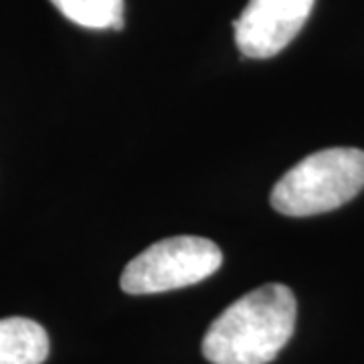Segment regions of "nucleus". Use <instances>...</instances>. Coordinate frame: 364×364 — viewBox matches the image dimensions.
I'll use <instances>...</instances> for the list:
<instances>
[{
	"mask_svg": "<svg viewBox=\"0 0 364 364\" xmlns=\"http://www.w3.org/2000/svg\"><path fill=\"white\" fill-rule=\"evenodd\" d=\"M223 251L205 237L181 235L162 239L126 265L119 286L132 296L162 294L198 282L219 272Z\"/></svg>",
	"mask_w": 364,
	"mask_h": 364,
	"instance_id": "3",
	"label": "nucleus"
},
{
	"mask_svg": "<svg viewBox=\"0 0 364 364\" xmlns=\"http://www.w3.org/2000/svg\"><path fill=\"white\" fill-rule=\"evenodd\" d=\"M49 356L45 328L28 318L0 320V364H43Z\"/></svg>",
	"mask_w": 364,
	"mask_h": 364,
	"instance_id": "5",
	"label": "nucleus"
},
{
	"mask_svg": "<svg viewBox=\"0 0 364 364\" xmlns=\"http://www.w3.org/2000/svg\"><path fill=\"white\" fill-rule=\"evenodd\" d=\"M316 0H249L233 23L235 43L251 59L284 51L304 28Z\"/></svg>",
	"mask_w": 364,
	"mask_h": 364,
	"instance_id": "4",
	"label": "nucleus"
},
{
	"mask_svg": "<svg viewBox=\"0 0 364 364\" xmlns=\"http://www.w3.org/2000/svg\"><path fill=\"white\" fill-rule=\"evenodd\" d=\"M363 188V150L328 148L287 170L273 186L272 207L287 217H312L342 207Z\"/></svg>",
	"mask_w": 364,
	"mask_h": 364,
	"instance_id": "2",
	"label": "nucleus"
},
{
	"mask_svg": "<svg viewBox=\"0 0 364 364\" xmlns=\"http://www.w3.org/2000/svg\"><path fill=\"white\" fill-rule=\"evenodd\" d=\"M53 6L71 23L85 28H114L124 26V0H51Z\"/></svg>",
	"mask_w": 364,
	"mask_h": 364,
	"instance_id": "6",
	"label": "nucleus"
},
{
	"mask_svg": "<svg viewBox=\"0 0 364 364\" xmlns=\"http://www.w3.org/2000/svg\"><path fill=\"white\" fill-rule=\"evenodd\" d=\"M298 304L284 284H265L233 301L215 318L203 338L210 364H267L296 328Z\"/></svg>",
	"mask_w": 364,
	"mask_h": 364,
	"instance_id": "1",
	"label": "nucleus"
}]
</instances>
